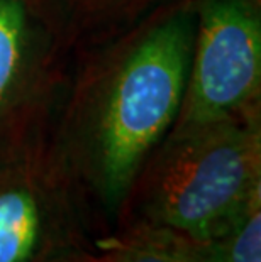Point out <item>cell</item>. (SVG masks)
<instances>
[{
	"label": "cell",
	"mask_w": 261,
	"mask_h": 262,
	"mask_svg": "<svg viewBox=\"0 0 261 262\" xmlns=\"http://www.w3.org/2000/svg\"><path fill=\"white\" fill-rule=\"evenodd\" d=\"M195 20V0L158 5L112 32L70 88L54 134L82 196L112 219L178 117Z\"/></svg>",
	"instance_id": "cell-1"
},
{
	"label": "cell",
	"mask_w": 261,
	"mask_h": 262,
	"mask_svg": "<svg viewBox=\"0 0 261 262\" xmlns=\"http://www.w3.org/2000/svg\"><path fill=\"white\" fill-rule=\"evenodd\" d=\"M258 198L261 117L170 130L143 166L117 222H144L209 241Z\"/></svg>",
	"instance_id": "cell-2"
},
{
	"label": "cell",
	"mask_w": 261,
	"mask_h": 262,
	"mask_svg": "<svg viewBox=\"0 0 261 262\" xmlns=\"http://www.w3.org/2000/svg\"><path fill=\"white\" fill-rule=\"evenodd\" d=\"M82 193L49 122L0 146V262L82 250Z\"/></svg>",
	"instance_id": "cell-3"
},
{
	"label": "cell",
	"mask_w": 261,
	"mask_h": 262,
	"mask_svg": "<svg viewBox=\"0 0 261 262\" xmlns=\"http://www.w3.org/2000/svg\"><path fill=\"white\" fill-rule=\"evenodd\" d=\"M195 37L171 130L261 117V0H195Z\"/></svg>",
	"instance_id": "cell-4"
},
{
	"label": "cell",
	"mask_w": 261,
	"mask_h": 262,
	"mask_svg": "<svg viewBox=\"0 0 261 262\" xmlns=\"http://www.w3.org/2000/svg\"><path fill=\"white\" fill-rule=\"evenodd\" d=\"M70 36L56 0H0V146L49 122Z\"/></svg>",
	"instance_id": "cell-5"
},
{
	"label": "cell",
	"mask_w": 261,
	"mask_h": 262,
	"mask_svg": "<svg viewBox=\"0 0 261 262\" xmlns=\"http://www.w3.org/2000/svg\"><path fill=\"white\" fill-rule=\"evenodd\" d=\"M95 255L101 262H200L198 241L144 222H121Z\"/></svg>",
	"instance_id": "cell-6"
},
{
	"label": "cell",
	"mask_w": 261,
	"mask_h": 262,
	"mask_svg": "<svg viewBox=\"0 0 261 262\" xmlns=\"http://www.w3.org/2000/svg\"><path fill=\"white\" fill-rule=\"evenodd\" d=\"M168 0H56L71 36L76 31L112 34Z\"/></svg>",
	"instance_id": "cell-7"
},
{
	"label": "cell",
	"mask_w": 261,
	"mask_h": 262,
	"mask_svg": "<svg viewBox=\"0 0 261 262\" xmlns=\"http://www.w3.org/2000/svg\"><path fill=\"white\" fill-rule=\"evenodd\" d=\"M200 262H261V198L224 233L198 241Z\"/></svg>",
	"instance_id": "cell-8"
},
{
	"label": "cell",
	"mask_w": 261,
	"mask_h": 262,
	"mask_svg": "<svg viewBox=\"0 0 261 262\" xmlns=\"http://www.w3.org/2000/svg\"><path fill=\"white\" fill-rule=\"evenodd\" d=\"M58 262H101V259L97 257L95 254L85 252V250H76V252L66 255V257L59 259Z\"/></svg>",
	"instance_id": "cell-9"
}]
</instances>
